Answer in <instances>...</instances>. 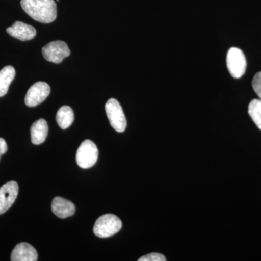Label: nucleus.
Listing matches in <instances>:
<instances>
[{"label": "nucleus", "mask_w": 261, "mask_h": 261, "mask_svg": "<svg viewBox=\"0 0 261 261\" xmlns=\"http://www.w3.org/2000/svg\"><path fill=\"white\" fill-rule=\"evenodd\" d=\"M22 8L34 20L42 23H50L57 18L55 0H21Z\"/></svg>", "instance_id": "nucleus-1"}, {"label": "nucleus", "mask_w": 261, "mask_h": 261, "mask_svg": "<svg viewBox=\"0 0 261 261\" xmlns=\"http://www.w3.org/2000/svg\"><path fill=\"white\" fill-rule=\"evenodd\" d=\"M122 222L118 216L105 214L98 218L94 224V234L99 238H108L116 234L121 229Z\"/></svg>", "instance_id": "nucleus-2"}, {"label": "nucleus", "mask_w": 261, "mask_h": 261, "mask_svg": "<svg viewBox=\"0 0 261 261\" xmlns=\"http://www.w3.org/2000/svg\"><path fill=\"white\" fill-rule=\"evenodd\" d=\"M226 65L231 76L241 78L247 68L246 58L243 51L239 48H230L226 56Z\"/></svg>", "instance_id": "nucleus-3"}, {"label": "nucleus", "mask_w": 261, "mask_h": 261, "mask_svg": "<svg viewBox=\"0 0 261 261\" xmlns=\"http://www.w3.org/2000/svg\"><path fill=\"white\" fill-rule=\"evenodd\" d=\"M106 111L111 126L120 133L124 132L127 125L126 116L118 101L114 98L108 99Z\"/></svg>", "instance_id": "nucleus-4"}, {"label": "nucleus", "mask_w": 261, "mask_h": 261, "mask_svg": "<svg viewBox=\"0 0 261 261\" xmlns=\"http://www.w3.org/2000/svg\"><path fill=\"white\" fill-rule=\"evenodd\" d=\"M98 152L97 146L92 141H84L77 150L75 156L77 164L84 169L92 167L97 163Z\"/></svg>", "instance_id": "nucleus-5"}, {"label": "nucleus", "mask_w": 261, "mask_h": 261, "mask_svg": "<svg viewBox=\"0 0 261 261\" xmlns=\"http://www.w3.org/2000/svg\"><path fill=\"white\" fill-rule=\"evenodd\" d=\"M42 55L46 61L51 63H61L63 59L70 56L68 44L63 41L49 42L42 48Z\"/></svg>", "instance_id": "nucleus-6"}, {"label": "nucleus", "mask_w": 261, "mask_h": 261, "mask_svg": "<svg viewBox=\"0 0 261 261\" xmlns=\"http://www.w3.org/2000/svg\"><path fill=\"white\" fill-rule=\"evenodd\" d=\"M50 93V87L46 82H39L29 88L25 97V103L29 107H35L44 102Z\"/></svg>", "instance_id": "nucleus-7"}, {"label": "nucleus", "mask_w": 261, "mask_h": 261, "mask_svg": "<svg viewBox=\"0 0 261 261\" xmlns=\"http://www.w3.org/2000/svg\"><path fill=\"white\" fill-rule=\"evenodd\" d=\"M18 194V185L9 181L0 187V215L4 214L14 203Z\"/></svg>", "instance_id": "nucleus-8"}, {"label": "nucleus", "mask_w": 261, "mask_h": 261, "mask_svg": "<svg viewBox=\"0 0 261 261\" xmlns=\"http://www.w3.org/2000/svg\"><path fill=\"white\" fill-rule=\"evenodd\" d=\"M7 32L11 37L20 41L32 40L37 35V31L34 27L21 21L15 22L12 27L7 29Z\"/></svg>", "instance_id": "nucleus-9"}, {"label": "nucleus", "mask_w": 261, "mask_h": 261, "mask_svg": "<svg viewBox=\"0 0 261 261\" xmlns=\"http://www.w3.org/2000/svg\"><path fill=\"white\" fill-rule=\"evenodd\" d=\"M38 253L32 245L27 243H19L13 249L11 254L12 261H36Z\"/></svg>", "instance_id": "nucleus-10"}, {"label": "nucleus", "mask_w": 261, "mask_h": 261, "mask_svg": "<svg viewBox=\"0 0 261 261\" xmlns=\"http://www.w3.org/2000/svg\"><path fill=\"white\" fill-rule=\"evenodd\" d=\"M51 211L58 217L65 219L75 214V207L74 204L70 201L56 197L53 200Z\"/></svg>", "instance_id": "nucleus-11"}, {"label": "nucleus", "mask_w": 261, "mask_h": 261, "mask_svg": "<svg viewBox=\"0 0 261 261\" xmlns=\"http://www.w3.org/2000/svg\"><path fill=\"white\" fill-rule=\"evenodd\" d=\"M48 135L47 122L41 118L34 122L31 127L32 142L34 145H38L43 143L47 138Z\"/></svg>", "instance_id": "nucleus-12"}, {"label": "nucleus", "mask_w": 261, "mask_h": 261, "mask_svg": "<svg viewBox=\"0 0 261 261\" xmlns=\"http://www.w3.org/2000/svg\"><path fill=\"white\" fill-rule=\"evenodd\" d=\"M15 76V70L11 65L5 66L0 70V97L8 93L10 84Z\"/></svg>", "instance_id": "nucleus-13"}, {"label": "nucleus", "mask_w": 261, "mask_h": 261, "mask_svg": "<svg viewBox=\"0 0 261 261\" xmlns=\"http://www.w3.org/2000/svg\"><path fill=\"white\" fill-rule=\"evenodd\" d=\"M74 121V113L69 106H63L58 110L56 115V121L62 129H66L71 126Z\"/></svg>", "instance_id": "nucleus-14"}, {"label": "nucleus", "mask_w": 261, "mask_h": 261, "mask_svg": "<svg viewBox=\"0 0 261 261\" xmlns=\"http://www.w3.org/2000/svg\"><path fill=\"white\" fill-rule=\"evenodd\" d=\"M248 113L255 125L261 130V99H252L249 104Z\"/></svg>", "instance_id": "nucleus-15"}, {"label": "nucleus", "mask_w": 261, "mask_h": 261, "mask_svg": "<svg viewBox=\"0 0 261 261\" xmlns=\"http://www.w3.org/2000/svg\"><path fill=\"white\" fill-rule=\"evenodd\" d=\"M139 261H166V259L164 255L158 252L147 254L145 256L141 257L138 259Z\"/></svg>", "instance_id": "nucleus-16"}, {"label": "nucleus", "mask_w": 261, "mask_h": 261, "mask_svg": "<svg viewBox=\"0 0 261 261\" xmlns=\"http://www.w3.org/2000/svg\"><path fill=\"white\" fill-rule=\"evenodd\" d=\"M252 88L261 99V71L255 74L252 80Z\"/></svg>", "instance_id": "nucleus-17"}, {"label": "nucleus", "mask_w": 261, "mask_h": 261, "mask_svg": "<svg viewBox=\"0 0 261 261\" xmlns=\"http://www.w3.org/2000/svg\"><path fill=\"white\" fill-rule=\"evenodd\" d=\"M8 151V145L6 141L3 138H0V158Z\"/></svg>", "instance_id": "nucleus-18"}]
</instances>
